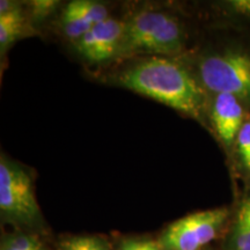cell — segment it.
I'll use <instances>...</instances> for the list:
<instances>
[{"instance_id":"5","label":"cell","mask_w":250,"mask_h":250,"mask_svg":"<svg viewBox=\"0 0 250 250\" xmlns=\"http://www.w3.org/2000/svg\"><path fill=\"white\" fill-rule=\"evenodd\" d=\"M232 208H210L171 223L159 237L162 250H204L226 232Z\"/></svg>"},{"instance_id":"3","label":"cell","mask_w":250,"mask_h":250,"mask_svg":"<svg viewBox=\"0 0 250 250\" xmlns=\"http://www.w3.org/2000/svg\"><path fill=\"white\" fill-rule=\"evenodd\" d=\"M188 30L183 20L160 8H143L124 20L117 61L142 57L180 58L187 54Z\"/></svg>"},{"instance_id":"16","label":"cell","mask_w":250,"mask_h":250,"mask_svg":"<svg viewBox=\"0 0 250 250\" xmlns=\"http://www.w3.org/2000/svg\"><path fill=\"white\" fill-rule=\"evenodd\" d=\"M118 250H162L158 240L126 239L121 242Z\"/></svg>"},{"instance_id":"9","label":"cell","mask_w":250,"mask_h":250,"mask_svg":"<svg viewBox=\"0 0 250 250\" xmlns=\"http://www.w3.org/2000/svg\"><path fill=\"white\" fill-rule=\"evenodd\" d=\"M35 34L29 15L23 11L22 4L13 0L0 1V56L1 59L9 49L21 39Z\"/></svg>"},{"instance_id":"17","label":"cell","mask_w":250,"mask_h":250,"mask_svg":"<svg viewBox=\"0 0 250 250\" xmlns=\"http://www.w3.org/2000/svg\"><path fill=\"white\" fill-rule=\"evenodd\" d=\"M204 250H213V249H211V248H206V249H204Z\"/></svg>"},{"instance_id":"15","label":"cell","mask_w":250,"mask_h":250,"mask_svg":"<svg viewBox=\"0 0 250 250\" xmlns=\"http://www.w3.org/2000/svg\"><path fill=\"white\" fill-rule=\"evenodd\" d=\"M29 7V18L31 22H33V20L42 21L57 11L59 7V1H55V0H35V1L30 2Z\"/></svg>"},{"instance_id":"4","label":"cell","mask_w":250,"mask_h":250,"mask_svg":"<svg viewBox=\"0 0 250 250\" xmlns=\"http://www.w3.org/2000/svg\"><path fill=\"white\" fill-rule=\"evenodd\" d=\"M0 215L2 223L17 227H43L33 177L22 165L11 160L4 153L0 158Z\"/></svg>"},{"instance_id":"11","label":"cell","mask_w":250,"mask_h":250,"mask_svg":"<svg viewBox=\"0 0 250 250\" xmlns=\"http://www.w3.org/2000/svg\"><path fill=\"white\" fill-rule=\"evenodd\" d=\"M210 7L212 22L208 26L250 28V0H225Z\"/></svg>"},{"instance_id":"14","label":"cell","mask_w":250,"mask_h":250,"mask_svg":"<svg viewBox=\"0 0 250 250\" xmlns=\"http://www.w3.org/2000/svg\"><path fill=\"white\" fill-rule=\"evenodd\" d=\"M58 250H111V247L102 236L76 235L62 239Z\"/></svg>"},{"instance_id":"8","label":"cell","mask_w":250,"mask_h":250,"mask_svg":"<svg viewBox=\"0 0 250 250\" xmlns=\"http://www.w3.org/2000/svg\"><path fill=\"white\" fill-rule=\"evenodd\" d=\"M110 17L105 4L96 0H72L62 8L58 28L62 35L73 44L85 34Z\"/></svg>"},{"instance_id":"10","label":"cell","mask_w":250,"mask_h":250,"mask_svg":"<svg viewBox=\"0 0 250 250\" xmlns=\"http://www.w3.org/2000/svg\"><path fill=\"white\" fill-rule=\"evenodd\" d=\"M221 250H250V186L243 187L232 208Z\"/></svg>"},{"instance_id":"13","label":"cell","mask_w":250,"mask_h":250,"mask_svg":"<svg viewBox=\"0 0 250 250\" xmlns=\"http://www.w3.org/2000/svg\"><path fill=\"white\" fill-rule=\"evenodd\" d=\"M0 250H46L39 236L18 230L2 235Z\"/></svg>"},{"instance_id":"2","label":"cell","mask_w":250,"mask_h":250,"mask_svg":"<svg viewBox=\"0 0 250 250\" xmlns=\"http://www.w3.org/2000/svg\"><path fill=\"white\" fill-rule=\"evenodd\" d=\"M183 61L210 94L236 96L250 110V28L208 26Z\"/></svg>"},{"instance_id":"1","label":"cell","mask_w":250,"mask_h":250,"mask_svg":"<svg viewBox=\"0 0 250 250\" xmlns=\"http://www.w3.org/2000/svg\"><path fill=\"white\" fill-rule=\"evenodd\" d=\"M126 62L108 77L112 85L162 103L208 129L211 94L183 59L142 57Z\"/></svg>"},{"instance_id":"6","label":"cell","mask_w":250,"mask_h":250,"mask_svg":"<svg viewBox=\"0 0 250 250\" xmlns=\"http://www.w3.org/2000/svg\"><path fill=\"white\" fill-rule=\"evenodd\" d=\"M250 115L241 100L230 94H211L208 108V130L224 149L227 161L232 156L237 134Z\"/></svg>"},{"instance_id":"12","label":"cell","mask_w":250,"mask_h":250,"mask_svg":"<svg viewBox=\"0 0 250 250\" xmlns=\"http://www.w3.org/2000/svg\"><path fill=\"white\" fill-rule=\"evenodd\" d=\"M228 166L234 177L241 181L243 187L250 186V115L237 134Z\"/></svg>"},{"instance_id":"7","label":"cell","mask_w":250,"mask_h":250,"mask_svg":"<svg viewBox=\"0 0 250 250\" xmlns=\"http://www.w3.org/2000/svg\"><path fill=\"white\" fill-rule=\"evenodd\" d=\"M124 33V20L109 17L73 43L81 61L89 65H103L117 61Z\"/></svg>"}]
</instances>
